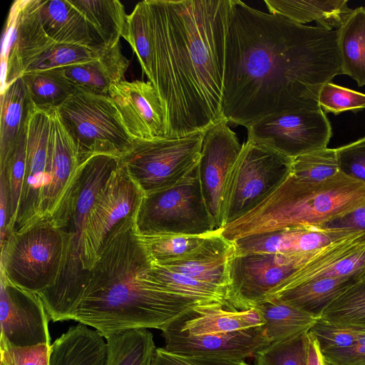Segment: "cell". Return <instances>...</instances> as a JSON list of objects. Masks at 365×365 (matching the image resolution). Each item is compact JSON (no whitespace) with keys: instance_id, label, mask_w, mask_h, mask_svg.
<instances>
[{"instance_id":"obj_13","label":"cell","mask_w":365,"mask_h":365,"mask_svg":"<svg viewBox=\"0 0 365 365\" xmlns=\"http://www.w3.org/2000/svg\"><path fill=\"white\" fill-rule=\"evenodd\" d=\"M41 0H16L5 24L1 52V93L55 42L41 19Z\"/></svg>"},{"instance_id":"obj_26","label":"cell","mask_w":365,"mask_h":365,"mask_svg":"<svg viewBox=\"0 0 365 365\" xmlns=\"http://www.w3.org/2000/svg\"><path fill=\"white\" fill-rule=\"evenodd\" d=\"M260 312L265 335L270 343L289 341L309 332L319 321L318 314L269 298L255 307Z\"/></svg>"},{"instance_id":"obj_16","label":"cell","mask_w":365,"mask_h":365,"mask_svg":"<svg viewBox=\"0 0 365 365\" xmlns=\"http://www.w3.org/2000/svg\"><path fill=\"white\" fill-rule=\"evenodd\" d=\"M0 277V340L16 346L51 345L49 317L39 295Z\"/></svg>"},{"instance_id":"obj_5","label":"cell","mask_w":365,"mask_h":365,"mask_svg":"<svg viewBox=\"0 0 365 365\" xmlns=\"http://www.w3.org/2000/svg\"><path fill=\"white\" fill-rule=\"evenodd\" d=\"M118 165V158L108 155H96L81 163L49 216L63 237L64 252L56 284L38 295L53 322L73 319L86 277L83 235L88 216L99 190Z\"/></svg>"},{"instance_id":"obj_50","label":"cell","mask_w":365,"mask_h":365,"mask_svg":"<svg viewBox=\"0 0 365 365\" xmlns=\"http://www.w3.org/2000/svg\"><path fill=\"white\" fill-rule=\"evenodd\" d=\"M306 343V365H326L319 342L310 330L305 334Z\"/></svg>"},{"instance_id":"obj_39","label":"cell","mask_w":365,"mask_h":365,"mask_svg":"<svg viewBox=\"0 0 365 365\" xmlns=\"http://www.w3.org/2000/svg\"><path fill=\"white\" fill-rule=\"evenodd\" d=\"M106 49L108 48L103 47L89 48L55 43L37 57L26 69L24 73L91 61L99 57Z\"/></svg>"},{"instance_id":"obj_49","label":"cell","mask_w":365,"mask_h":365,"mask_svg":"<svg viewBox=\"0 0 365 365\" xmlns=\"http://www.w3.org/2000/svg\"><path fill=\"white\" fill-rule=\"evenodd\" d=\"M322 227L365 232V207L359 208L344 217L329 222Z\"/></svg>"},{"instance_id":"obj_41","label":"cell","mask_w":365,"mask_h":365,"mask_svg":"<svg viewBox=\"0 0 365 365\" xmlns=\"http://www.w3.org/2000/svg\"><path fill=\"white\" fill-rule=\"evenodd\" d=\"M305 334L262 348L254 356L255 365H306Z\"/></svg>"},{"instance_id":"obj_32","label":"cell","mask_w":365,"mask_h":365,"mask_svg":"<svg viewBox=\"0 0 365 365\" xmlns=\"http://www.w3.org/2000/svg\"><path fill=\"white\" fill-rule=\"evenodd\" d=\"M145 277L157 287L203 303L220 302L229 307L227 290L198 281L183 274L152 263ZM230 308V307H229Z\"/></svg>"},{"instance_id":"obj_42","label":"cell","mask_w":365,"mask_h":365,"mask_svg":"<svg viewBox=\"0 0 365 365\" xmlns=\"http://www.w3.org/2000/svg\"><path fill=\"white\" fill-rule=\"evenodd\" d=\"M319 104L325 114L337 115L348 110L357 113L365 109V94L331 81L321 88Z\"/></svg>"},{"instance_id":"obj_4","label":"cell","mask_w":365,"mask_h":365,"mask_svg":"<svg viewBox=\"0 0 365 365\" xmlns=\"http://www.w3.org/2000/svg\"><path fill=\"white\" fill-rule=\"evenodd\" d=\"M365 207V183L339 170L317 182L291 173L263 202L221 229L233 242L239 238L287 228L322 227Z\"/></svg>"},{"instance_id":"obj_29","label":"cell","mask_w":365,"mask_h":365,"mask_svg":"<svg viewBox=\"0 0 365 365\" xmlns=\"http://www.w3.org/2000/svg\"><path fill=\"white\" fill-rule=\"evenodd\" d=\"M86 18L106 48H111L127 35L123 4L118 0H68Z\"/></svg>"},{"instance_id":"obj_20","label":"cell","mask_w":365,"mask_h":365,"mask_svg":"<svg viewBox=\"0 0 365 365\" xmlns=\"http://www.w3.org/2000/svg\"><path fill=\"white\" fill-rule=\"evenodd\" d=\"M352 232L326 227L287 228L241 237L232 242L235 254L294 255L316 250Z\"/></svg>"},{"instance_id":"obj_15","label":"cell","mask_w":365,"mask_h":365,"mask_svg":"<svg viewBox=\"0 0 365 365\" xmlns=\"http://www.w3.org/2000/svg\"><path fill=\"white\" fill-rule=\"evenodd\" d=\"M242 145L237 135L222 121L203 136L197 164L202 192L216 230L222 228V205L226 180Z\"/></svg>"},{"instance_id":"obj_36","label":"cell","mask_w":365,"mask_h":365,"mask_svg":"<svg viewBox=\"0 0 365 365\" xmlns=\"http://www.w3.org/2000/svg\"><path fill=\"white\" fill-rule=\"evenodd\" d=\"M233 252L234 249L225 253L207 255L155 264L183 274L198 281L226 289L228 292L229 261Z\"/></svg>"},{"instance_id":"obj_1","label":"cell","mask_w":365,"mask_h":365,"mask_svg":"<svg viewBox=\"0 0 365 365\" xmlns=\"http://www.w3.org/2000/svg\"><path fill=\"white\" fill-rule=\"evenodd\" d=\"M338 30L297 24L232 0L222 111L247 127L273 113L321 110L319 94L341 74Z\"/></svg>"},{"instance_id":"obj_23","label":"cell","mask_w":365,"mask_h":365,"mask_svg":"<svg viewBox=\"0 0 365 365\" xmlns=\"http://www.w3.org/2000/svg\"><path fill=\"white\" fill-rule=\"evenodd\" d=\"M128 66L129 61L123 54L120 42L93 61L55 69L76 88L108 95L113 84L125 80Z\"/></svg>"},{"instance_id":"obj_46","label":"cell","mask_w":365,"mask_h":365,"mask_svg":"<svg viewBox=\"0 0 365 365\" xmlns=\"http://www.w3.org/2000/svg\"><path fill=\"white\" fill-rule=\"evenodd\" d=\"M152 365H250L245 360L173 354L157 348Z\"/></svg>"},{"instance_id":"obj_38","label":"cell","mask_w":365,"mask_h":365,"mask_svg":"<svg viewBox=\"0 0 365 365\" xmlns=\"http://www.w3.org/2000/svg\"><path fill=\"white\" fill-rule=\"evenodd\" d=\"M340 170L336 148H324L292 159L291 174L299 180L317 182Z\"/></svg>"},{"instance_id":"obj_47","label":"cell","mask_w":365,"mask_h":365,"mask_svg":"<svg viewBox=\"0 0 365 365\" xmlns=\"http://www.w3.org/2000/svg\"><path fill=\"white\" fill-rule=\"evenodd\" d=\"M326 365H362L365 363V331L361 330L349 348L323 354Z\"/></svg>"},{"instance_id":"obj_3","label":"cell","mask_w":365,"mask_h":365,"mask_svg":"<svg viewBox=\"0 0 365 365\" xmlns=\"http://www.w3.org/2000/svg\"><path fill=\"white\" fill-rule=\"evenodd\" d=\"M135 215L108 235L87 273L73 319L104 338L134 329L162 331L194 307L208 304L163 290L145 277L152 260L136 230Z\"/></svg>"},{"instance_id":"obj_6","label":"cell","mask_w":365,"mask_h":365,"mask_svg":"<svg viewBox=\"0 0 365 365\" xmlns=\"http://www.w3.org/2000/svg\"><path fill=\"white\" fill-rule=\"evenodd\" d=\"M1 248V276L12 284L40 294L54 286L64 252L63 237L50 217L12 232Z\"/></svg>"},{"instance_id":"obj_28","label":"cell","mask_w":365,"mask_h":365,"mask_svg":"<svg viewBox=\"0 0 365 365\" xmlns=\"http://www.w3.org/2000/svg\"><path fill=\"white\" fill-rule=\"evenodd\" d=\"M244 310H235L220 302L198 305L173 323L182 331L193 336L233 332L250 329Z\"/></svg>"},{"instance_id":"obj_34","label":"cell","mask_w":365,"mask_h":365,"mask_svg":"<svg viewBox=\"0 0 365 365\" xmlns=\"http://www.w3.org/2000/svg\"><path fill=\"white\" fill-rule=\"evenodd\" d=\"M356 276L314 279L279 292L267 299L277 298L303 310L318 314Z\"/></svg>"},{"instance_id":"obj_45","label":"cell","mask_w":365,"mask_h":365,"mask_svg":"<svg viewBox=\"0 0 365 365\" xmlns=\"http://www.w3.org/2000/svg\"><path fill=\"white\" fill-rule=\"evenodd\" d=\"M336 149L340 170L365 183V136Z\"/></svg>"},{"instance_id":"obj_24","label":"cell","mask_w":365,"mask_h":365,"mask_svg":"<svg viewBox=\"0 0 365 365\" xmlns=\"http://www.w3.org/2000/svg\"><path fill=\"white\" fill-rule=\"evenodd\" d=\"M106 355L105 338L79 323L51 344L50 365H106Z\"/></svg>"},{"instance_id":"obj_31","label":"cell","mask_w":365,"mask_h":365,"mask_svg":"<svg viewBox=\"0 0 365 365\" xmlns=\"http://www.w3.org/2000/svg\"><path fill=\"white\" fill-rule=\"evenodd\" d=\"M318 314L322 322L365 331V271L343 287Z\"/></svg>"},{"instance_id":"obj_44","label":"cell","mask_w":365,"mask_h":365,"mask_svg":"<svg viewBox=\"0 0 365 365\" xmlns=\"http://www.w3.org/2000/svg\"><path fill=\"white\" fill-rule=\"evenodd\" d=\"M316 335L323 354L345 349L353 346L361 330L319 321L311 329Z\"/></svg>"},{"instance_id":"obj_18","label":"cell","mask_w":365,"mask_h":365,"mask_svg":"<svg viewBox=\"0 0 365 365\" xmlns=\"http://www.w3.org/2000/svg\"><path fill=\"white\" fill-rule=\"evenodd\" d=\"M166 351L181 355L245 360L270 344L264 327L233 332L193 336L173 322L162 330Z\"/></svg>"},{"instance_id":"obj_40","label":"cell","mask_w":365,"mask_h":365,"mask_svg":"<svg viewBox=\"0 0 365 365\" xmlns=\"http://www.w3.org/2000/svg\"><path fill=\"white\" fill-rule=\"evenodd\" d=\"M26 148L25 130V132L9 153L5 163L0 166V172H4L6 175L10 195L11 223L7 237L11 232L19 210L26 173Z\"/></svg>"},{"instance_id":"obj_10","label":"cell","mask_w":365,"mask_h":365,"mask_svg":"<svg viewBox=\"0 0 365 365\" xmlns=\"http://www.w3.org/2000/svg\"><path fill=\"white\" fill-rule=\"evenodd\" d=\"M204 133L135 139L131 149L118 158L119 165L144 195L170 187L198 164Z\"/></svg>"},{"instance_id":"obj_17","label":"cell","mask_w":365,"mask_h":365,"mask_svg":"<svg viewBox=\"0 0 365 365\" xmlns=\"http://www.w3.org/2000/svg\"><path fill=\"white\" fill-rule=\"evenodd\" d=\"M108 96L133 140L166 137V110L150 81H120L110 86Z\"/></svg>"},{"instance_id":"obj_37","label":"cell","mask_w":365,"mask_h":365,"mask_svg":"<svg viewBox=\"0 0 365 365\" xmlns=\"http://www.w3.org/2000/svg\"><path fill=\"white\" fill-rule=\"evenodd\" d=\"M128 31L125 38L133 48L143 73L151 77L152 40L146 1L138 3L127 17Z\"/></svg>"},{"instance_id":"obj_43","label":"cell","mask_w":365,"mask_h":365,"mask_svg":"<svg viewBox=\"0 0 365 365\" xmlns=\"http://www.w3.org/2000/svg\"><path fill=\"white\" fill-rule=\"evenodd\" d=\"M0 365H50L51 344L16 346L0 340Z\"/></svg>"},{"instance_id":"obj_9","label":"cell","mask_w":365,"mask_h":365,"mask_svg":"<svg viewBox=\"0 0 365 365\" xmlns=\"http://www.w3.org/2000/svg\"><path fill=\"white\" fill-rule=\"evenodd\" d=\"M292 159L251 140L242 144L225 183L222 227L257 207L291 173Z\"/></svg>"},{"instance_id":"obj_25","label":"cell","mask_w":365,"mask_h":365,"mask_svg":"<svg viewBox=\"0 0 365 365\" xmlns=\"http://www.w3.org/2000/svg\"><path fill=\"white\" fill-rule=\"evenodd\" d=\"M264 4L269 14L302 25L314 21L317 27L328 31L339 29L353 11L346 0H264Z\"/></svg>"},{"instance_id":"obj_51","label":"cell","mask_w":365,"mask_h":365,"mask_svg":"<svg viewBox=\"0 0 365 365\" xmlns=\"http://www.w3.org/2000/svg\"><path fill=\"white\" fill-rule=\"evenodd\" d=\"M362 365H365V363L364 364H362Z\"/></svg>"},{"instance_id":"obj_35","label":"cell","mask_w":365,"mask_h":365,"mask_svg":"<svg viewBox=\"0 0 365 365\" xmlns=\"http://www.w3.org/2000/svg\"><path fill=\"white\" fill-rule=\"evenodd\" d=\"M21 78L31 103L43 109L58 108L76 91V87L55 68L26 73Z\"/></svg>"},{"instance_id":"obj_22","label":"cell","mask_w":365,"mask_h":365,"mask_svg":"<svg viewBox=\"0 0 365 365\" xmlns=\"http://www.w3.org/2000/svg\"><path fill=\"white\" fill-rule=\"evenodd\" d=\"M40 15L46 34L55 43L105 48L83 15L68 0H41Z\"/></svg>"},{"instance_id":"obj_8","label":"cell","mask_w":365,"mask_h":365,"mask_svg":"<svg viewBox=\"0 0 365 365\" xmlns=\"http://www.w3.org/2000/svg\"><path fill=\"white\" fill-rule=\"evenodd\" d=\"M134 219L140 235H206L217 230L202 192L197 165L175 185L144 195Z\"/></svg>"},{"instance_id":"obj_7","label":"cell","mask_w":365,"mask_h":365,"mask_svg":"<svg viewBox=\"0 0 365 365\" xmlns=\"http://www.w3.org/2000/svg\"><path fill=\"white\" fill-rule=\"evenodd\" d=\"M57 110L76 145L80 164L96 155L119 158L133 146V139L108 95L76 87Z\"/></svg>"},{"instance_id":"obj_14","label":"cell","mask_w":365,"mask_h":365,"mask_svg":"<svg viewBox=\"0 0 365 365\" xmlns=\"http://www.w3.org/2000/svg\"><path fill=\"white\" fill-rule=\"evenodd\" d=\"M144 193L120 165L96 195L83 235V267L86 272L96 262L113 227L136 213Z\"/></svg>"},{"instance_id":"obj_48","label":"cell","mask_w":365,"mask_h":365,"mask_svg":"<svg viewBox=\"0 0 365 365\" xmlns=\"http://www.w3.org/2000/svg\"><path fill=\"white\" fill-rule=\"evenodd\" d=\"M11 209L9 189L6 175L0 172V246L5 241L10 227Z\"/></svg>"},{"instance_id":"obj_12","label":"cell","mask_w":365,"mask_h":365,"mask_svg":"<svg viewBox=\"0 0 365 365\" xmlns=\"http://www.w3.org/2000/svg\"><path fill=\"white\" fill-rule=\"evenodd\" d=\"M246 128L248 140L292 159L327 148L332 136L331 123L322 109L273 113Z\"/></svg>"},{"instance_id":"obj_2","label":"cell","mask_w":365,"mask_h":365,"mask_svg":"<svg viewBox=\"0 0 365 365\" xmlns=\"http://www.w3.org/2000/svg\"><path fill=\"white\" fill-rule=\"evenodd\" d=\"M150 81L165 106L167 138L205 132L222 111L225 43L232 0H145Z\"/></svg>"},{"instance_id":"obj_33","label":"cell","mask_w":365,"mask_h":365,"mask_svg":"<svg viewBox=\"0 0 365 365\" xmlns=\"http://www.w3.org/2000/svg\"><path fill=\"white\" fill-rule=\"evenodd\" d=\"M106 365H152L156 351L148 329H134L105 337Z\"/></svg>"},{"instance_id":"obj_30","label":"cell","mask_w":365,"mask_h":365,"mask_svg":"<svg viewBox=\"0 0 365 365\" xmlns=\"http://www.w3.org/2000/svg\"><path fill=\"white\" fill-rule=\"evenodd\" d=\"M337 44L341 74L365 86V6L353 9L338 29Z\"/></svg>"},{"instance_id":"obj_27","label":"cell","mask_w":365,"mask_h":365,"mask_svg":"<svg viewBox=\"0 0 365 365\" xmlns=\"http://www.w3.org/2000/svg\"><path fill=\"white\" fill-rule=\"evenodd\" d=\"M0 166L25 132L31 106L29 93L21 77L1 93Z\"/></svg>"},{"instance_id":"obj_21","label":"cell","mask_w":365,"mask_h":365,"mask_svg":"<svg viewBox=\"0 0 365 365\" xmlns=\"http://www.w3.org/2000/svg\"><path fill=\"white\" fill-rule=\"evenodd\" d=\"M139 235V234H138ZM153 264L198 257L205 255L227 252L234 248L221 229L206 235H139Z\"/></svg>"},{"instance_id":"obj_19","label":"cell","mask_w":365,"mask_h":365,"mask_svg":"<svg viewBox=\"0 0 365 365\" xmlns=\"http://www.w3.org/2000/svg\"><path fill=\"white\" fill-rule=\"evenodd\" d=\"M80 165L76 145L57 108L51 111V130L38 220L49 217Z\"/></svg>"},{"instance_id":"obj_11","label":"cell","mask_w":365,"mask_h":365,"mask_svg":"<svg viewBox=\"0 0 365 365\" xmlns=\"http://www.w3.org/2000/svg\"><path fill=\"white\" fill-rule=\"evenodd\" d=\"M317 250L294 255L233 252L229 261V307L246 310L264 301Z\"/></svg>"}]
</instances>
